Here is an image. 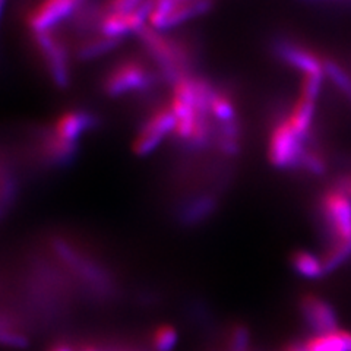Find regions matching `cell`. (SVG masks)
Wrapping results in <instances>:
<instances>
[{
  "mask_svg": "<svg viewBox=\"0 0 351 351\" xmlns=\"http://www.w3.org/2000/svg\"><path fill=\"white\" fill-rule=\"evenodd\" d=\"M218 193L211 191L196 192L188 196V199H184L180 204L178 219L184 226H196L202 221H206L218 210Z\"/></svg>",
  "mask_w": 351,
  "mask_h": 351,
  "instance_id": "5bb4252c",
  "label": "cell"
},
{
  "mask_svg": "<svg viewBox=\"0 0 351 351\" xmlns=\"http://www.w3.org/2000/svg\"><path fill=\"white\" fill-rule=\"evenodd\" d=\"M215 0H151L148 25L173 31L183 24L211 12Z\"/></svg>",
  "mask_w": 351,
  "mask_h": 351,
  "instance_id": "8992f818",
  "label": "cell"
},
{
  "mask_svg": "<svg viewBox=\"0 0 351 351\" xmlns=\"http://www.w3.org/2000/svg\"><path fill=\"white\" fill-rule=\"evenodd\" d=\"M148 2L149 0H101V2H98V5H100L101 14H112L136 9Z\"/></svg>",
  "mask_w": 351,
  "mask_h": 351,
  "instance_id": "484cf974",
  "label": "cell"
},
{
  "mask_svg": "<svg viewBox=\"0 0 351 351\" xmlns=\"http://www.w3.org/2000/svg\"><path fill=\"white\" fill-rule=\"evenodd\" d=\"M324 69L328 75V78L341 91L351 103V76L343 68L341 64L337 63L334 59H324Z\"/></svg>",
  "mask_w": 351,
  "mask_h": 351,
  "instance_id": "603a6c76",
  "label": "cell"
},
{
  "mask_svg": "<svg viewBox=\"0 0 351 351\" xmlns=\"http://www.w3.org/2000/svg\"><path fill=\"white\" fill-rule=\"evenodd\" d=\"M307 139L291 128L289 117L278 114L272 122L268 138V160L278 170H299L300 157Z\"/></svg>",
  "mask_w": 351,
  "mask_h": 351,
  "instance_id": "277c9868",
  "label": "cell"
},
{
  "mask_svg": "<svg viewBox=\"0 0 351 351\" xmlns=\"http://www.w3.org/2000/svg\"><path fill=\"white\" fill-rule=\"evenodd\" d=\"M241 139H243V129L240 120L217 125L213 149L224 158H234L241 151Z\"/></svg>",
  "mask_w": 351,
  "mask_h": 351,
  "instance_id": "e0dca14e",
  "label": "cell"
},
{
  "mask_svg": "<svg viewBox=\"0 0 351 351\" xmlns=\"http://www.w3.org/2000/svg\"><path fill=\"white\" fill-rule=\"evenodd\" d=\"M250 343V334L246 325L236 324L228 334V350L230 351H247Z\"/></svg>",
  "mask_w": 351,
  "mask_h": 351,
  "instance_id": "d4e9b609",
  "label": "cell"
},
{
  "mask_svg": "<svg viewBox=\"0 0 351 351\" xmlns=\"http://www.w3.org/2000/svg\"><path fill=\"white\" fill-rule=\"evenodd\" d=\"M136 38L147 59L160 73L162 82L173 85L184 76L196 73L199 50L188 36L173 34L151 25L142 28Z\"/></svg>",
  "mask_w": 351,
  "mask_h": 351,
  "instance_id": "6da1fadb",
  "label": "cell"
},
{
  "mask_svg": "<svg viewBox=\"0 0 351 351\" xmlns=\"http://www.w3.org/2000/svg\"><path fill=\"white\" fill-rule=\"evenodd\" d=\"M32 46L36 49L49 80L59 90H66L72 84V47L58 29L31 32Z\"/></svg>",
  "mask_w": 351,
  "mask_h": 351,
  "instance_id": "3957f363",
  "label": "cell"
},
{
  "mask_svg": "<svg viewBox=\"0 0 351 351\" xmlns=\"http://www.w3.org/2000/svg\"><path fill=\"white\" fill-rule=\"evenodd\" d=\"M291 267L306 280H319L325 276L322 259L307 250H295L291 255Z\"/></svg>",
  "mask_w": 351,
  "mask_h": 351,
  "instance_id": "d6986e66",
  "label": "cell"
},
{
  "mask_svg": "<svg viewBox=\"0 0 351 351\" xmlns=\"http://www.w3.org/2000/svg\"><path fill=\"white\" fill-rule=\"evenodd\" d=\"M82 5V0H36L24 12V24L29 34L56 29L69 22Z\"/></svg>",
  "mask_w": 351,
  "mask_h": 351,
  "instance_id": "ba28073f",
  "label": "cell"
},
{
  "mask_svg": "<svg viewBox=\"0 0 351 351\" xmlns=\"http://www.w3.org/2000/svg\"><path fill=\"white\" fill-rule=\"evenodd\" d=\"M307 351H347V347L339 335V329L335 332L316 334L304 344Z\"/></svg>",
  "mask_w": 351,
  "mask_h": 351,
  "instance_id": "7402d4cb",
  "label": "cell"
},
{
  "mask_svg": "<svg viewBox=\"0 0 351 351\" xmlns=\"http://www.w3.org/2000/svg\"><path fill=\"white\" fill-rule=\"evenodd\" d=\"M334 186L337 189L344 192L351 199V173L341 174L339 178H337L334 182Z\"/></svg>",
  "mask_w": 351,
  "mask_h": 351,
  "instance_id": "4316f807",
  "label": "cell"
},
{
  "mask_svg": "<svg viewBox=\"0 0 351 351\" xmlns=\"http://www.w3.org/2000/svg\"><path fill=\"white\" fill-rule=\"evenodd\" d=\"M0 215H2V211H0Z\"/></svg>",
  "mask_w": 351,
  "mask_h": 351,
  "instance_id": "d6a6232c",
  "label": "cell"
},
{
  "mask_svg": "<svg viewBox=\"0 0 351 351\" xmlns=\"http://www.w3.org/2000/svg\"><path fill=\"white\" fill-rule=\"evenodd\" d=\"M350 256H351V237L343 241H338V243H334L331 247H329L325 258L322 259L325 272L328 274L338 269Z\"/></svg>",
  "mask_w": 351,
  "mask_h": 351,
  "instance_id": "cb8c5ba5",
  "label": "cell"
},
{
  "mask_svg": "<svg viewBox=\"0 0 351 351\" xmlns=\"http://www.w3.org/2000/svg\"><path fill=\"white\" fill-rule=\"evenodd\" d=\"M210 114L217 125L240 120L234 94L226 85L214 84V90L210 98Z\"/></svg>",
  "mask_w": 351,
  "mask_h": 351,
  "instance_id": "2e32d148",
  "label": "cell"
},
{
  "mask_svg": "<svg viewBox=\"0 0 351 351\" xmlns=\"http://www.w3.org/2000/svg\"><path fill=\"white\" fill-rule=\"evenodd\" d=\"M178 329L173 325H160L152 329V334L149 338L151 350L152 351H173L176 344H178Z\"/></svg>",
  "mask_w": 351,
  "mask_h": 351,
  "instance_id": "44dd1931",
  "label": "cell"
},
{
  "mask_svg": "<svg viewBox=\"0 0 351 351\" xmlns=\"http://www.w3.org/2000/svg\"><path fill=\"white\" fill-rule=\"evenodd\" d=\"M176 129V117L167 103L154 106L142 119L136 134L132 139V152L138 157H147L156 151Z\"/></svg>",
  "mask_w": 351,
  "mask_h": 351,
  "instance_id": "5b68a950",
  "label": "cell"
},
{
  "mask_svg": "<svg viewBox=\"0 0 351 351\" xmlns=\"http://www.w3.org/2000/svg\"><path fill=\"white\" fill-rule=\"evenodd\" d=\"M271 49L272 53L276 54V58H278L285 64H289L290 68L303 72L304 75L325 73L324 59L290 38H276L272 41Z\"/></svg>",
  "mask_w": 351,
  "mask_h": 351,
  "instance_id": "7c38bea8",
  "label": "cell"
},
{
  "mask_svg": "<svg viewBox=\"0 0 351 351\" xmlns=\"http://www.w3.org/2000/svg\"><path fill=\"white\" fill-rule=\"evenodd\" d=\"M315 110L316 100H312V98L300 94L298 100H295L291 112L287 114L291 128L295 130V134L303 139H309L315 117Z\"/></svg>",
  "mask_w": 351,
  "mask_h": 351,
  "instance_id": "ac0fdd59",
  "label": "cell"
},
{
  "mask_svg": "<svg viewBox=\"0 0 351 351\" xmlns=\"http://www.w3.org/2000/svg\"><path fill=\"white\" fill-rule=\"evenodd\" d=\"M50 351H73L68 344H58L56 347H53Z\"/></svg>",
  "mask_w": 351,
  "mask_h": 351,
  "instance_id": "4dcf8cb0",
  "label": "cell"
},
{
  "mask_svg": "<svg viewBox=\"0 0 351 351\" xmlns=\"http://www.w3.org/2000/svg\"><path fill=\"white\" fill-rule=\"evenodd\" d=\"M299 170H303L312 176H324L328 170V162L324 154L316 148V145H311L309 141H307L300 157Z\"/></svg>",
  "mask_w": 351,
  "mask_h": 351,
  "instance_id": "ffe728a7",
  "label": "cell"
},
{
  "mask_svg": "<svg viewBox=\"0 0 351 351\" xmlns=\"http://www.w3.org/2000/svg\"><path fill=\"white\" fill-rule=\"evenodd\" d=\"M162 82L148 59L128 56L110 64L100 80L101 93L108 98H123L152 91Z\"/></svg>",
  "mask_w": 351,
  "mask_h": 351,
  "instance_id": "7a4b0ae2",
  "label": "cell"
},
{
  "mask_svg": "<svg viewBox=\"0 0 351 351\" xmlns=\"http://www.w3.org/2000/svg\"><path fill=\"white\" fill-rule=\"evenodd\" d=\"M6 2H8V0H0V16H2V14H3Z\"/></svg>",
  "mask_w": 351,
  "mask_h": 351,
  "instance_id": "1f68e13d",
  "label": "cell"
},
{
  "mask_svg": "<svg viewBox=\"0 0 351 351\" xmlns=\"http://www.w3.org/2000/svg\"><path fill=\"white\" fill-rule=\"evenodd\" d=\"M319 213L332 245L351 237V199L334 184L321 195Z\"/></svg>",
  "mask_w": 351,
  "mask_h": 351,
  "instance_id": "9c48e42d",
  "label": "cell"
},
{
  "mask_svg": "<svg viewBox=\"0 0 351 351\" xmlns=\"http://www.w3.org/2000/svg\"><path fill=\"white\" fill-rule=\"evenodd\" d=\"M98 125H100V117L91 110L72 107L60 112L47 123V128L62 141L80 145L82 138L97 129Z\"/></svg>",
  "mask_w": 351,
  "mask_h": 351,
  "instance_id": "8fae6325",
  "label": "cell"
},
{
  "mask_svg": "<svg viewBox=\"0 0 351 351\" xmlns=\"http://www.w3.org/2000/svg\"><path fill=\"white\" fill-rule=\"evenodd\" d=\"M80 351H106V350L101 347H97L94 344H85L84 347H81Z\"/></svg>",
  "mask_w": 351,
  "mask_h": 351,
  "instance_id": "f546056e",
  "label": "cell"
},
{
  "mask_svg": "<svg viewBox=\"0 0 351 351\" xmlns=\"http://www.w3.org/2000/svg\"><path fill=\"white\" fill-rule=\"evenodd\" d=\"M34 151L40 166L46 169H62L75 161L80 152V145L62 141L46 125L36 130Z\"/></svg>",
  "mask_w": 351,
  "mask_h": 351,
  "instance_id": "30bf717a",
  "label": "cell"
},
{
  "mask_svg": "<svg viewBox=\"0 0 351 351\" xmlns=\"http://www.w3.org/2000/svg\"><path fill=\"white\" fill-rule=\"evenodd\" d=\"M50 249L62 263L71 268L80 277L95 284V287L104 289L107 285V274L98 263L85 252L76 246L72 240L63 236H53L50 237Z\"/></svg>",
  "mask_w": 351,
  "mask_h": 351,
  "instance_id": "52a82bcc",
  "label": "cell"
},
{
  "mask_svg": "<svg viewBox=\"0 0 351 351\" xmlns=\"http://www.w3.org/2000/svg\"><path fill=\"white\" fill-rule=\"evenodd\" d=\"M284 351H307V350H306V347H304V346L298 344V343H294V344H289L287 347L284 348Z\"/></svg>",
  "mask_w": 351,
  "mask_h": 351,
  "instance_id": "f1b7e54d",
  "label": "cell"
},
{
  "mask_svg": "<svg viewBox=\"0 0 351 351\" xmlns=\"http://www.w3.org/2000/svg\"><path fill=\"white\" fill-rule=\"evenodd\" d=\"M339 335H341V338H343V341L347 347V351H351V332L344 331V329H339Z\"/></svg>",
  "mask_w": 351,
  "mask_h": 351,
  "instance_id": "83f0119b",
  "label": "cell"
},
{
  "mask_svg": "<svg viewBox=\"0 0 351 351\" xmlns=\"http://www.w3.org/2000/svg\"><path fill=\"white\" fill-rule=\"evenodd\" d=\"M299 307L303 319L316 334L335 332L339 329L334 307L319 295L312 293L303 294Z\"/></svg>",
  "mask_w": 351,
  "mask_h": 351,
  "instance_id": "4fadbf2b",
  "label": "cell"
},
{
  "mask_svg": "<svg viewBox=\"0 0 351 351\" xmlns=\"http://www.w3.org/2000/svg\"><path fill=\"white\" fill-rule=\"evenodd\" d=\"M123 40L108 37L103 32H90L76 38L75 47H72L73 59L80 62H90L116 50Z\"/></svg>",
  "mask_w": 351,
  "mask_h": 351,
  "instance_id": "9a60e30c",
  "label": "cell"
}]
</instances>
